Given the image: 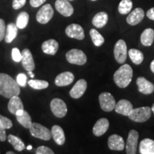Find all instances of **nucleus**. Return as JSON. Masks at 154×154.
<instances>
[{
    "label": "nucleus",
    "mask_w": 154,
    "mask_h": 154,
    "mask_svg": "<svg viewBox=\"0 0 154 154\" xmlns=\"http://www.w3.org/2000/svg\"><path fill=\"white\" fill-rule=\"evenodd\" d=\"M20 94L19 85L9 75L0 73V95L10 99Z\"/></svg>",
    "instance_id": "1"
},
{
    "label": "nucleus",
    "mask_w": 154,
    "mask_h": 154,
    "mask_svg": "<svg viewBox=\"0 0 154 154\" xmlns=\"http://www.w3.org/2000/svg\"><path fill=\"white\" fill-rule=\"evenodd\" d=\"M133 69L129 64H124L113 74V81L119 88H124L131 82Z\"/></svg>",
    "instance_id": "2"
},
{
    "label": "nucleus",
    "mask_w": 154,
    "mask_h": 154,
    "mask_svg": "<svg viewBox=\"0 0 154 154\" xmlns=\"http://www.w3.org/2000/svg\"><path fill=\"white\" fill-rule=\"evenodd\" d=\"M151 112V109L149 106L136 108L132 109L128 117L134 122L143 123L150 119Z\"/></svg>",
    "instance_id": "3"
},
{
    "label": "nucleus",
    "mask_w": 154,
    "mask_h": 154,
    "mask_svg": "<svg viewBox=\"0 0 154 154\" xmlns=\"http://www.w3.org/2000/svg\"><path fill=\"white\" fill-rule=\"evenodd\" d=\"M29 131L34 137L44 140H49L51 138V132L47 127L42 126L38 123H32V126L29 128Z\"/></svg>",
    "instance_id": "4"
},
{
    "label": "nucleus",
    "mask_w": 154,
    "mask_h": 154,
    "mask_svg": "<svg viewBox=\"0 0 154 154\" xmlns=\"http://www.w3.org/2000/svg\"><path fill=\"white\" fill-rule=\"evenodd\" d=\"M66 58L68 62L79 66L85 64L87 61V58L84 51L76 49H73L68 51L66 54Z\"/></svg>",
    "instance_id": "5"
},
{
    "label": "nucleus",
    "mask_w": 154,
    "mask_h": 154,
    "mask_svg": "<svg viewBox=\"0 0 154 154\" xmlns=\"http://www.w3.org/2000/svg\"><path fill=\"white\" fill-rule=\"evenodd\" d=\"M100 106L106 112H111L115 109L116 101L113 96L109 92H103L99 96Z\"/></svg>",
    "instance_id": "6"
},
{
    "label": "nucleus",
    "mask_w": 154,
    "mask_h": 154,
    "mask_svg": "<svg viewBox=\"0 0 154 154\" xmlns=\"http://www.w3.org/2000/svg\"><path fill=\"white\" fill-rule=\"evenodd\" d=\"M114 57L119 63H124L127 59V46L126 42L123 39H119L115 44L113 49Z\"/></svg>",
    "instance_id": "7"
},
{
    "label": "nucleus",
    "mask_w": 154,
    "mask_h": 154,
    "mask_svg": "<svg viewBox=\"0 0 154 154\" xmlns=\"http://www.w3.org/2000/svg\"><path fill=\"white\" fill-rule=\"evenodd\" d=\"M53 114L57 118H63L67 113V106L65 102L60 99H54L50 103Z\"/></svg>",
    "instance_id": "8"
},
{
    "label": "nucleus",
    "mask_w": 154,
    "mask_h": 154,
    "mask_svg": "<svg viewBox=\"0 0 154 154\" xmlns=\"http://www.w3.org/2000/svg\"><path fill=\"white\" fill-rule=\"evenodd\" d=\"M54 15V9L51 5L47 4L44 5L36 14V20L38 23L42 24H47L51 20Z\"/></svg>",
    "instance_id": "9"
},
{
    "label": "nucleus",
    "mask_w": 154,
    "mask_h": 154,
    "mask_svg": "<svg viewBox=\"0 0 154 154\" xmlns=\"http://www.w3.org/2000/svg\"><path fill=\"white\" fill-rule=\"evenodd\" d=\"M138 137H139V134L137 131L132 129L128 133L126 145V151L127 154L136 153Z\"/></svg>",
    "instance_id": "10"
},
{
    "label": "nucleus",
    "mask_w": 154,
    "mask_h": 154,
    "mask_svg": "<svg viewBox=\"0 0 154 154\" xmlns=\"http://www.w3.org/2000/svg\"><path fill=\"white\" fill-rule=\"evenodd\" d=\"M55 7L56 9L64 17H70L74 13V7L69 0H57Z\"/></svg>",
    "instance_id": "11"
},
{
    "label": "nucleus",
    "mask_w": 154,
    "mask_h": 154,
    "mask_svg": "<svg viewBox=\"0 0 154 154\" xmlns=\"http://www.w3.org/2000/svg\"><path fill=\"white\" fill-rule=\"evenodd\" d=\"M65 32H66V35L70 38L82 40L85 37L84 29L79 24H72L69 25L66 28V31Z\"/></svg>",
    "instance_id": "12"
},
{
    "label": "nucleus",
    "mask_w": 154,
    "mask_h": 154,
    "mask_svg": "<svg viewBox=\"0 0 154 154\" xmlns=\"http://www.w3.org/2000/svg\"><path fill=\"white\" fill-rule=\"evenodd\" d=\"M108 146L111 150L120 151L124 149L125 142L121 136L113 134L108 138Z\"/></svg>",
    "instance_id": "13"
},
{
    "label": "nucleus",
    "mask_w": 154,
    "mask_h": 154,
    "mask_svg": "<svg viewBox=\"0 0 154 154\" xmlns=\"http://www.w3.org/2000/svg\"><path fill=\"white\" fill-rule=\"evenodd\" d=\"M87 88V82L84 79H80L77 82L71 89L69 94L73 99H79L85 93Z\"/></svg>",
    "instance_id": "14"
},
{
    "label": "nucleus",
    "mask_w": 154,
    "mask_h": 154,
    "mask_svg": "<svg viewBox=\"0 0 154 154\" xmlns=\"http://www.w3.org/2000/svg\"><path fill=\"white\" fill-rule=\"evenodd\" d=\"M136 84L138 91L146 95L151 94L154 91V84L143 76L138 77L136 80Z\"/></svg>",
    "instance_id": "15"
},
{
    "label": "nucleus",
    "mask_w": 154,
    "mask_h": 154,
    "mask_svg": "<svg viewBox=\"0 0 154 154\" xmlns=\"http://www.w3.org/2000/svg\"><path fill=\"white\" fill-rule=\"evenodd\" d=\"M144 16H145V13H144L143 9L136 8L127 17L126 22L128 24L131 25V26H135V25H137L142 22Z\"/></svg>",
    "instance_id": "16"
},
{
    "label": "nucleus",
    "mask_w": 154,
    "mask_h": 154,
    "mask_svg": "<svg viewBox=\"0 0 154 154\" xmlns=\"http://www.w3.org/2000/svg\"><path fill=\"white\" fill-rule=\"evenodd\" d=\"M22 66L26 71H34L35 69V63H34L33 57L29 49H24L22 52Z\"/></svg>",
    "instance_id": "17"
},
{
    "label": "nucleus",
    "mask_w": 154,
    "mask_h": 154,
    "mask_svg": "<svg viewBox=\"0 0 154 154\" xmlns=\"http://www.w3.org/2000/svg\"><path fill=\"white\" fill-rule=\"evenodd\" d=\"M109 128V121L107 119L101 118L96 122L93 128V134L96 136H101L107 131Z\"/></svg>",
    "instance_id": "18"
},
{
    "label": "nucleus",
    "mask_w": 154,
    "mask_h": 154,
    "mask_svg": "<svg viewBox=\"0 0 154 154\" xmlns=\"http://www.w3.org/2000/svg\"><path fill=\"white\" fill-rule=\"evenodd\" d=\"M133 105L129 101L126 99H121L115 106V111L123 116H128L131 111H132Z\"/></svg>",
    "instance_id": "19"
},
{
    "label": "nucleus",
    "mask_w": 154,
    "mask_h": 154,
    "mask_svg": "<svg viewBox=\"0 0 154 154\" xmlns=\"http://www.w3.org/2000/svg\"><path fill=\"white\" fill-rule=\"evenodd\" d=\"M74 76L72 72H65L61 73L56 77L55 84L58 86H68L74 82Z\"/></svg>",
    "instance_id": "20"
},
{
    "label": "nucleus",
    "mask_w": 154,
    "mask_h": 154,
    "mask_svg": "<svg viewBox=\"0 0 154 154\" xmlns=\"http://www.w3.org/2000/svg\"><path fill=\"white\" fill-rule=\"evenodd\" d=\"M42 49L47 54L54 55L59 49V43L54 39H49L42 44Z\"/></svg>",
    "instance_id": "21"
},
{
    "label": "nucleus",
    "mask_w": 154,
    "mask_h": 154,
    "mask_svg": "<svg viewBox=\"0 0 154 154\" xmlns=\"http://www.w3.org/2000/svg\"><path fill=\"white\" fill-rule=\"evenodd\" d=\"M51 136L56 142V143L59 146H62L65 143V135L63 130L61 126L58 125H54L51 128Z\"/></svg>",
    "instance_id": "22"
},
{
    "label": "nucleus",
    "mask_w": 154,
    "mask_h": 154,
    "mask_svg": "<svg viewBox=\"0 0 154 154\" xmlns=\"http://www.w3.org/2000/svg\"><path fill=\"white\" fill-rule=\"evenodd\" d=\"M12 126V122L10 119L0 114V140L1 141H5L7 138L6 129H9Z\"/></svg>",
    "instance_id": "23"
},
{
    "label": "nucleus",
    "mask_w": 154,
    "mask_h": 154,
    "mask_svg": "<svg viewBox=\"0 0 154 154\" xmlns=\"http://www.w3.org/2000/svg\"><path fill=\"white\" fill-rule=\"evenodd\" d=\"M140 154H154V140L145 138L140 141L139 145Z\"/></svg>",
    "instance_id": "24"
},
{
    "label": "nucleus",
    "mask_w": 154,
    "mask_h": 154,
    "mask_svg": "<svg viewBox=\"0 0 154 154\" xmlns=\"http://www.w3.org/2000/svg\"><path fill=\"white\" fill-rule=\"evenodd\" d=\"M8 103L9 111L12 114H16L17 111L19 109H24V106L20 98L18 96H14L9 99Z\"/></svg>",
    "instance_id": "25"
},
{
    "label": "nucleus",
    "mask_w": 154,
    "mask_h": 154,
    "mask_svg": "<svg viewBox=\"0 0 154 154\" xmlns=\"http://www.w3.org/2000/svg\"><path fill=\"white\" fill-rule=\"evenodd\" d=\"M154 40V30L151 28L146 29L140 35V42L145 47L152 45Z\"/></svg>",
    "instance_id": "26"
},
{
    "label": "nucleus",
    "mask_w": 154,
    "mask_h": 154,
    "mask_svg": "<svg viewBox=\"0 0 154 154\" xmlns=\"http://www.w3.org/2000/svg\"><path fill=\"white\" fill-rule=\"evenodd\" d=\"M108 20H109V16L107 13L104 11H101V12L97 13L92 19V24L94 26L97 28H102L107 24Z\"/></svg>",
    "instance_id": "27"
},
{
    "label": "nucleus",
    "mask_w": 154,
    "mask_h": 154,
    "mask_svg": "<svg viewBox=\"0 0 154 154\" xmlns=\"http://www.w3.org/2000/svg\"><path fill=\"white\" fill-rule=\"evenodd\" d=\"M17 32H18V27L16 24L10 23L7 25L5 32V42L7 43H11L17 37Z\"/></svg>",
    "instance_id": "28"
},
{
    "label": "nucleus",
    "mask_w": 154,
    "mask_h": 154,
    "mask_svg": "<svg viewBox=\"0 0 154 154\" xmlns=\"http://www.w3.org/2000/svg\"><path fill=\"white\" fill-rule=\"evenodd\" d=\"M128 54L129 56L130 59H131L132 62L136 65H139L143 62L144 57L143 53L140 50L136 49H131L128 51Z\"/></svg>",
    "instance_id": "29"
},
{
    "label": "nucleus",
    "mask_w": 154,
    "mask_h": 154,
    "mask_svg": "<svg viewBox=\"0 0 154 154\" xmlns=\"http://www.w3.org/2000/svg\"><path fill=\"white\" fill-rule=\"evenodd\" d=\"M8 141L9 143H11L13 146L14 149L17 151H22L25 149L24 143L19 137H17L14 135H9L7 137Z\"/></svg>",
    "instance_id": "30"
},
{
    "label": "nucleus",
    "mask_w": 154,
    "mask_h": 154,
    "mask_svg": "<svg viewBox=\"0 0 154 154\" xmlns=\"http://www.w3.org/2000/svg\"><path fill=\"white\" fill-rule=\"evenodd\" d=\"M29 20V16L28 13L26 11H22L17 16L16 20V25L18 29H24L27 26Z\"/></svg>",
    "instance_id": "31"
},
{
    "label": "nucleus",
    "mask_w": 154,
    "mask_h": 154,
    "mask_svg": "<svg viewBox=\"0 0 154 154\" xmlns=\"http://www.w3.org/2000/svg\"><path fill=\"white\" fill-rule=\"evenodd\" d=\"M17 116V120L18 121V122L22 125V126H24L26 128H29L30 126H32V118H31L30 115L29 114L27 111H24L22 115L21 116Z\"/></svg>",
    "instance_id": "32"
},
{
    "label": "nucleus",
    "mask_w": 154,
    "mask_h": 154,
    "mask_svg": "<svg viewBox=\"0 0 154 154\" xmlns=\"http://www.w3.org/2000/svg\"><path fill=\"white\" fill-rule=\"evenodd\" d=\"M89 34L92 42L96 47H101L102 44L104 43V38L95 29H91Z\"/></svg>",
    "instance_id": "33"
},
{
    "label": "nucleus",
    "mask_w": 154,
    "mask_h": 154,
    "mask_svg": "<svg viewBox=\"0 0 154 154\" xmlns=\"http://www.w3.org/2000/svg\"><path fill=\"white\" fill-rule=\"evenodd\" d=\"M133 7L131 0H121L119 5L118 10L121 14H127L130 13Z\"/></svg>",
    "instance_id": "34"
},
{
    "label": "nucleus",
    "mask_w": 154,
    "mask_h": 154,
    "mask_svg": "<svg viewBox=\"0 0 154 154\" xmlns=\"http://www.w3.org/2000/svg\"><path fill=\"white\" fill-rule=\"evenodd\" d=\"M28 84L31 87L33 88L34 89L41 90L47 88L49 86V83L47 81L43 80H37V79H32L28 82Z\"/></svg>",
    "instance_id": "35"
},
{
    "label": "nucleus",
    "mask_w": 154,
    "mask_h": 154,
    "mask_svg": "<svg viewBox=\"0 0 154 154\" xmlns=\"http://www.w3.org/2000/svg\"><path fill=\"white\" fill-rule=\"evenodd\" d=\"M11 57H12L13 60L16 61V62H19V61H22V53L20 52V51L17 48H13L12 49V51H11Z\"/></svg>",
    "instance_id": "36"
},
{
    "label": "nucleus",
    "mask_w": 154,
    "mask_h": 154,
    "mask_svg": "<svg viewBox=\"0 0 154 154\" xmlns=\"http://www.w3.org/2000/svg\"><path fill=\"white\" fill-rule=\"evenodd\" d=\"M26 76L23 73H20L17 76V82L19 84V86H22V87H25L27 84L26 82Z\"/></svg>",
    "instance_id": "37"
},
{
    "label": "nucleus",
    "mask_w": 154,
    "mask_h": 154,
    "mask_svg": "<svg viewBox=\"0 0 154 154\" xmlns=\"http://www.w3.org/2000/svg\"><path fill=\"white\" fill-rule=\"evenodd\" d=\"M36 154H54V152L51 149L45 146H42L38 147L36 150Z\"/></svg>",
    "instance_id": "38"
},
{
    "label": "nucleus",
    "mask_w": 154,
    "mask_h": 154,
    "mask_svg": "<svg viewBox=\"0 0 154 154\" xmlns=\"http://www.w3.org/2000/svg\"><path fill=\"white\" fill-rule=\"evenodd\" d=\"M26 0H13L12 7L14 9H19L24 7Z\"/></svg>",
    "instance_id": "39"
},
{
    "label": "nucleus",
    "mask_w": 154,
    "mask_h": 154,
    "mask_svg": "<svg viewBox=\"0 0 154 154\" xmlns=\"http://www.w3.org/2000/svg\"><path fill=\"white\" fill-rule=\"evenodd\" d=\"M5 22L2 19H0V42L3 40L5 36Z\"/></svg>",
    "instance_id": "40"
},
{
    "label": "nucleus",
    "mask_w": 154,
    "mask_h": 154,
    "mask_svg": "<svg viewBox=\"0 0 154 154\" xmlns=\"http://www.w3.org/2000/svg\"><path fill=\"white\" fill-rule=\"evenodd\" d=\"M47 0H30V5L33 7H38L45 2Z\"/></svg>",
    "instance_id": "41"
},
{
    "label": "nucleus",
    "mask_w": 154,
    "mask_h": 154,
    "mask_svg": "<svg viewBox=\"0 0 154 154\" xmlns=\"http://www.w3.org/2000/svg\"><path fill=\"white\" fill-rule=\"evenodd\" d=\"M146 16H147V17L149 19L154 21V7L150 9L149 10L147 11V13H146Z\"/></svg>",
    "instance_id": "42"
},
{
    "label": "nucleus",
    "mask_w": 154,
    "mask_h": 154,
    "mask_svg": "<svg viewBox=\"0 0 154 154\" xmlns=\"http://www.w3.org/2000/svg\"><path fill=\"white\" fill-rule=\"evenodd\" d=\"M24 109H19V110H18L17 111V113H16V116H21V115H22L23 114V113H24Z\"/></svg>",
    "instance_id": "43"
},
{
    "label": "nucleus",
    "mask_w": 154,
    "mask_h": 154,
    "mask_svg": "<svg viewBox=\"0 0 154 154\" xmlns=\"http://www.w3.org/2000/svg\"><path fill=\"white\" fill-rule=\"evenodd\" d=\"M150 68H151V72L154 73V60H153L151 61V65H150Z\"/></svg>",
    "instance_id": "44"
},
{
    "label": "nucleus",
    "mask_w": 154,
    "mask_h": 154,
    "mask_svg": "<svg viewBox=\"0 0 154 154\" xmlns=\"http://www.w3.org/2000/svg\"><path fill=\"white\" fill-rule=\"evenodd\" d=\"M28 74L30 76V77H32V78H34V76H35V75H34V74H33V73H32V71H28Z\"/></svg>",
    "instance_id": "45"
},
{
    "label": "nucleus",
    "mask_w": 154,
    "mask_h": 154,
    "mask_svg": "<svg viewBox=\"0 0 154 154\" xmlns=\"http://www.w3.org/2000/svg\"><path fill=\"white\" fill-rule=\"evenodd\" d=\"M26 149H27V150H32V146H31V145L28 146L27 147H26Z\"/></svg>",
    "instance_id": "46"
},
{
    "label": "nucleus",
    "mask_w": 154,
    "mask_h": 154,
    "mask_svg": "<svg viewBox=\"0 0 154 154\" xmlns=\"http://www.w3.org/2000/svg\"><path fill=\"white\" fill-rule=\"evenodd\" d=\"M151 111H153V113H154V103L153 105H152V107H151Z\"/></svg>",
    "instance_id": "47"
},
{
    "label": "nucleus",
    "mask_w": 154,
    "mask_h": 154,
    "mask_svg": "<svg viewBox=\"0 0 154 154\" xmlns=\"http://www.w3.org/2000/svg\"><path fill=\"white\" fill-rule=\"evenodd\" d=\"M14 152H11V151H7V154H14Z\"/></svg>",
    "instance_id": "48"
},
{
    "label": "nucleus",
    "mask_w": 154,
    "mask_h": 154,
    "mask_svg": "<svg viewBox=\"0 0 154 154\" xmlns=\"http://www.w3.org/2000/svg\"><path fill=\"white\" fill-rule=\"evenodd\" d=\"M69 1H74V0H69Z\"/></svg>",
    "instance_id": "49"
},
{
    "label": "nucleus",
    "mask_w": 154,
    "mask_h": 154,
    "mask_svg": "<svg viewBox=\"0 0 154 154\" xmlns=\"http://www.w3.org/2000/svg\"><path fill=\"white\" fill-rule=\"evenodd\" d=\"M91 1H96V0H91Z\"/></svg>",
    "instance_id": "50"
}]
</instances>
